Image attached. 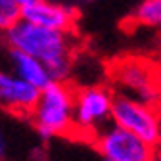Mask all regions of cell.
I'll list each match as a JSON object with an SVG mask.
<instances>
[{
  "label": "cell",
  "mask_w": 161,
  "mask_h": 161,
  "mask_svg": "<svg viewBox=\"0 0 161 161\" xmlns=\"http://www.w3.org/2000/svg\"><path fill=\"white\" fill-rule=\"evenodd\" d=\"M8 48L29 54L42 62L54 80H65L73 65V36L65 31H54L19 19L4 31Z\"/></svg>",
  "instance_id": "1"
},
{
  "label": "cell",
  "mask_w": 161,
  "mask_h": 161,
  "mask_svg": "<svg viewBox=\"0 0 161 161\" xmlns=\"http://www.w3.org/2000/svg\"><path fill=\"white\" fill-rule=\"evenodd\" d=\"M73 96L75 90L65 80H52L38 92L31 119L40 138H54L73 130Z\"/></svg>",
  "instance_id": "2"
},
{
  "label": "cell",
  "mask_w": 161,
  "mask_h": 161,
  "mask_svg": "<svg viewBox=\"0 0 161 161\" xmlns=\"http://www.w3.org/2000/svg\"><path fill=\"white\" fill-rule=\"evenodd\" d=\"M109 121L113 125L136 134L144 142L152 146H159L161 119H159L157 106H150L132 96L119 92V94H113V100H111Z\"/></svg>",
  "instance_id": "3"
},
{
  "label": "cell",
  "mask_w": 161,
  "mask_h": 161,
  "mask_svg": "<svg viewBox=\"0 0 161 161\" xmlns=\"http://www.w3.org/2000/svg\"><path fill=\"white\" fill-rule=\"evenodd\" d=\"M113 80L121 88V94L132 96L140 102L157 106L159 102V77L152 62L140 58H127L113 67Z\"/></svg>",
  "instance_id": "4"
},
{
  "label": "cell",
  "mask_w": 161,
  "mask_h": 161,
  "mask_svg": "<svg viewBox=\"0 0 161 161\" xmlns=\"http://www.w3.org/2000/svg\"><path fill=\"white\" fill-rule=\"evenodd\" d=\"M94 142L102 157L111 161H153L157 157V146L144 142L111 121L94 134Z\"/></svg>",
  "instance_id": "5"
},
{
  "label": "cell",
  "mask_w": 161,
  "mask_h": 161,
  "mask_svg": "<svg viewBox=\"0 0 161 161\" xmlns=\"http://www.w3.org/2000/svg\"><path fill=\"white\" fill-rule=\"evenodd\" d=\"M113 92L106 86H85L73 96V130L94 134L109 123Z\"/></svg>",
  "instance_id": "6"
},
{
  "label": "cell",
  "mask_w": 161,
  "mask_h": 161,
  "mask_svg": "<svg viewBox=\"0 0 161 161\" xmlns=\"http://www.w3.org/2000/svg\"><path fill=\"white\" fill-rule=\"evenodd\" d=\"M21 19L44 29L71 33L77 21V12L52 0H33L31 4L21 8Z\"/></svg>",
  "instance_id": "7"
},
{
  "label": "cell",
  "mask_w": 161,
  "mask_h": 161,
  "mask_svg": "<svg viewBox=\"0 0 161 161\" xmlns=\"http://www.w3.org/2000/svg\"><path fill=\"white\" fill-rule=\"evenodd\" d=\"M38 88L31 86L29 83L0 69V108L17 115H29L36 104Z\"/></svg>",
  "instance_id": "8"
},
{
  "label": "cell",
  "mask_w": 161,
  "mask_h": 161,
  "mask_svg": "<svg viewBox=\"0 0 161 161\" xmlns=\"http://www.w3.org/2000/svg\"><path fill=\"white\" fill-rule=\"evenodd\" d=\"M8 64H10V71L15 77H19L21 80H25L38 90H42L54 80L42 62H38L36 58L23 54L19 50H12V48L8 50Z\"/></svg>",
  "instance_id": "9"
},
{
  "label": "cell",
  "mask_w": 161,
  "mask_h": 161,
  "mask_svg": "<svg viewBox=\"0 0 161 161\" xmlns=\"http://www.w3.org/2000/svg\"><path fill=\"white\" fill-rule=\"evenodd\" d=\"M132 21L142 27H159L161 0H142L132 12Z\"/></svg>",
  "instance_id": "10"
},
{
  "label": "cell",
  "mask_w": 161,
  "mask_h": 161,
  "mask_svg": "<svg viewBox=\"0 0 161 161\" xmlns=\"http://www.w3.org/2000/svg\"><path fill=\"white\" fill-rule=\"evenodd\" d=\"M21 19V8L14 0H0V31H8Z\"/></svg>",
  "instance_id": "11"
},
{
  "label": "cell",
  "mask_w": 161,
  "mask_h": 161,
  "mask_svg": "<svg viewBox=\"0 0 161 161\" xmlns=\"http://www.w3.org/2000/svg\"><path fill=\"white\" fill-rule=\"evenodd\" d=\"M4 153H6V138H4L2 129H0V159L4 157Z\"/></svg>",
  "instance_id": "12"
},
{
  "label": "cell",
  "mask_w": 161,
  "mask_h": 161,
  "mask_svg": "<svg viewBox=\"0 0 161 161\" xmlns=\"http://www.w3.org/2000/svg\"><path fill=\"white\" fill-rule=\"evenodd\" d=\"M153 161H159V157H155V159H153Z\"/></svg>",
  "instance_id": "13"
},
{
  "label": "cell",
  "mask_w": 161,
  "mask_h": 161,
  "mask_svg": "<svg viewBox=\"0 0 161 161\" xmlns=\"http://www.w3.org/2000/svg\"><path fill=\"white\" fill-rule=\"evenodd\" d=\"M104 161H111V159H104Z\"/></svg>",
  "instance_id": "14"
}]
</instances>
